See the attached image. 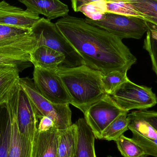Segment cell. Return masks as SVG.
I'll use <instances>...</instances> for the list:
<instances>
[{"instance_id":"6da1fadb","label":"cell","mask_w":157,"mask_h":157,"mask_svg":"<svg viewBox=\"0 0 157 157\" xmlns=\"http://www.w3.org/2000/svg\"><path fill=\"white\" fill-rule=\"evenodd\" d=\"M55 24L85 65L102 75L114 71L127 72L136 62L122 39L87 23L85 18L68 15Z\"/></svg>"},{"instance_id":"7a4b0ae2","label":"cell","mask_w":157,"mask_h":157,"mask_svg":"<svg viewBox=\"0 0 157 157\" xmlns=\"http://www.w3.org/2000/svg\"><path fill=\"white\" fill-rule=\"evenodd\" d=\"M55 71L67 90L71 104L84 114L91 105L108 95L102 85L101 74L85 64L59 67Z\"/></svg>"},{"instance_id":"3957f363","label":"cell","mask_w":157,"mask_h":157,"mask_svg":"<svg viewBox=\"0 0 157 157\" xmlns=\"http://www.w3.org/2000/svg\"><path fill=\"white\" fill-rule=\"evenodd\" d=\"M31 34L34 49L46 46L64 54L65 60L59 67L72 68L85 64L82 58L63 36L56 24L50 20L40 18L31 29Z\"/></svg>"},{"instance_id":"277c9868","label":"cell","mask_w":157,"mask_h":157,"mask_svg":"<svg viewBox=\"0 0 157 157\" xmlns=\"http://www.w3.org/2000/svg\"><path fill=\"white\" fill-rule=\"evenodd\" d=\"M19 83L32 102L39 120L44 116L49 117L59 131L65 130L72 124L70 104H56L51 102L42 96L36 87L33 80L29 77L20 78Z\"/></svg>"},{"instance_id":"5b68a950","label":"cell","mask_w":157,"mask_h":157,"mask_svg":"<svg viewBox=\"0 0 157 157\" xmlns=\"http://www.w3.org/2000/svg\"><path fill=\"white\" fill-rule=\"evenodd\" d=\"M90 25L107 30L123 39H140L150 29L149 23L142 18L135 17L106 13L99 20L85 18Z\"/></svg>"},{"instance_id":"8992f818","label":"cell","mask_w":157,"mask_h":157,"mask_svg":"<svg viewBox=\"0 0 157 157\" xmlns=\"http://www.w3.org/2000/svg\"><path fill=\"white\" fill-rule=\"evenodd\" d=\"M109 95L127 112L132 109L145 110L157 103L156 96L151 88L137 85L129 79Z\"/></svg>"},{"instance_id":"52a82bcc","label":"cell","mask_w":157,"mask_h":157,"mask_svg":"<svg viewBox=\"0 0 157 157\" xmlns=\"http://www.w3.org/2000/svg\"><path fill=\"white\" fill-rule=\"evenodd\" d=\"M128 113L122 109L109 95L90 106L84 114L96 139H101L103 131L119 115Z\"/></svg>"},{"instance_id":"ba28073f","label":"cell","mask_w":157,"mask_h":157,"mask_svg":"<svg viewBox=\"0 0 157 157\" xmlns=\"http://www.w3.org/2000/svg\"><path fill=\"white\" fill-rule=\"evenodd\" d=\"M33 81L43 97L54 104H71V99L61 78L55 71L35 67Z\"/></svg>"},{"instance_id":"9c48e42d","label":"cell","mask_w":157,"mask_h":157,"mask_svg":"<svg viewBox=\"0 0 157 157\" xmlns=\"http://www.w3.org/2000/svg\"><path fill=\"white\" fill-rule=\"evenodd\" d=\"M16 116L20 134L33 144L37 132L39 119L32 102L20 85L16 105Z\"/></svg>"},{"instance_id":"30bf717a","label":"cell","mask_w":157,"mask_h":157,"mask_svg":"<svg viewBox=\"0 0 157 157\" xmlns=\"http://www.w3.org/2000/svg\"><path fill=\"white\" fill-rule=\"evenodd\" d=\"M128 129L132 133V139L148 156L157 157V132L147 122L132 113L128 114Z\"/></svg>"},{"instance_id":"8fae6325","label":"cell","mask_w":157,"mask_h":157,"mask_svg":"<svg viewBox=\"0 0 157 157\" xmlns=\"http://www.w3.org/2000/svg\"><path fill=\"white\" fill-rule=\"evenodd\" d=\"M19 86L18 84L8 101L12 119V132L8 157H32L33 144L20 134L17 128L16 105Z\"/></svg>"},{"instance_id":"7c38bea8","label":"cell","mask_w":157,"mask_h":157,"mask_svg":"<svg viewBox=\"0 0 157 157\" xmlns=\"http://www.w3.org/2000/svg\"><path fill=\"white\" fill-rule=\"evenodd\" d=\"M40 18L39 15L27 9L0 2V25L31 29Z\"/></svg>"},{"instance_id":"4fadbf2b","label":"cell","mask_w":157,"mask_h":157,"mask_svg":"<svg viewBox=\"0 0 157 157\" xmlns=\"http://www.w3.org/2000/svg\"><path fill=\"white\" fill-rule=\"evenodd\" d=\"M32 42L0 48V65L17 66L21 72L32 65L30 53L34 50Z\"/></svg>"},{"instance_id":"5bb4252c","label":"cell","mask_w":157,"mask_h":157,"mask_svg":"<svg viewBox=\"0 0 157 157\" xmlns=\"http://www.w3.org/2000/svg\"><path fill=\"white\" fill-rule=\"evenodd\" d=\"M25 5L27 10L37 14L43 15L51 21L68 16V5L60 0H18Z\"/></svg>"},{"instance_id":"9a60e30c","label":"cell","mask_w":157,"mask_h":157,"mask_svg":"<svg viewBox=\"0 0 157 157\" xmlns=\"http://www.w3.org/2000/svg\"><path fill=\"white\" fill-rule=\"evenodd\" d=\"M59 131L55 127L49 131H37L33 146L32 157H57Z\"/></svg>"},{"instance_id":"2e32d148","label":"cell","mask_w":157,"mask_h":157,"mask_svg":"<svg viewBox=\"0 0 157 157\" xmlns=\"http://www.w3.org/2000/svg\"><path fill=\"white\" fill-rule=\"evenodd\" d=\"M75 124L77 144L74 157H97L95 150L96 137L86 119L80 118Z\"/></svg>"},{"instance_id":"e0dca14e","label":"cell","mask_w":157,"mask_h":157,"mask_svg":"<svg viewBox=\"0 0 157 157\" xmlns=\"http://www.w3.org/2000/svg\"><path fill=\"white\" fill-rule=\"evenodd\" d=\"M30 56L34 67L49 71H56L65 60L63 53L46 46L35 49Z\"/></svg>"},{"instance_id":"ac0fdd59","label":"cell","mask_w":157,"mask_h":157,"mask_svg":"<svg viewBox=\"0 0 157 157\" xmlns=\"http://www.w3.org/2000/svg\"><path fill=\"white\" fill-rule=\"evenodd\" d=\"M18 67L0 65V105L7 102L19 84Z\"/></svg>"},{"instance_id":"d6986e66","label":"cell","mask_w":157,"mask_h":157,"mask_svg":"<svg viewBox=\"0 0 157 157\" xmlns=\"http://www.w3.org/2000/svg\"><path fill=\"white\" fill-rule=\"evenodd\" d=\"M32 40L31 29L0 25V48L25 44Z\"/></svg>"},{"instance_id":"ffe728a7","label":"cell","mask_w":157,"mask_h":157,"mask_svg":"<svg viewBox=\"0 0 157 157\" xmlns=\"http://www.w3.org/2000/svg\"><path fill=\"white\" fill-rule=\"evenodd\" d=\"M12 119L8 101L0 105V157H8Z\"/></svg>"},{"instance_id":"44dd1931","label":"cell","mask_w":157,"mask_h":157,"mask_svg":"<svg viewBox=\"0 0 157 157\" xmlns=\"http://www.w3.org/2000/svg\"><path fill=\"white\" fill-rule=\"evenodd\" d=\"M77 144L75 124L65 130L59 131L57 157H74Z\"/></svg>"},{"instance_id":"7402d4cb","label":"cell","mask_w":157,"mask_h":157,"mask_svg":"<svg viewBox=\"0 0 157 157\" xmlns=\"http://www.w3.org/2000/svg\"><path fill=\"white\" fill-rule=\"evenodd\" d=\"M104 13H112L139 17L148 23L147 18L126 0L104 1Z\"/></svg>"},{"instance_id":"603a6c76","label":"cell","mask_w":157,"mask_h":157,"mask_svg":"<svg viewBox=\"0 0 157 157\" xmlns=\"http://www.w3.org/2000/svg\"><path fill=\"white\" fill-rule=\"evenodd\" d=\"M128 113L119 115L112 122L101 134V139L107 141H116L125 132L129 130Z\"/></svg>"},{"instance_id":"cb8c5ba5","label":"cell","mask_w":157,"mask_h":157,"mask_svg":"<svg viewBox=\"0 0 157 157\" xmlns=\"http://www.w3.org/2000/svg\"><path fill=\"white\" fill-rule=\"evenodd\" d=\"M144 16L149 24L157 26V0H126Z\"/></svg>"},{"instance_id":"d4e9b609","label":"cell","mask_w":157,"mask_h":157,"mask_svg":"<svg viewBox=\"0 0 157 157\" xmlns=\"http://www.w3.org/2000/svg\"><path fill=\"white\" fill-rule=\"evenodd\" d=\"M118 150L124 157H147L144 150L132 138H128L123 135L116 141Z\"/></svg>"},{"instance_id":"484cf974","label":"cell","mask_w":157,"mask_h":157,"mask_svg":"<svg viewBox=\"0 0 157 157\" xmlns=\"http://www.w3.org/2000/svg\"><path fill=\"white\" fill-rule=\"evenodd\" d=\"M127 72L114 71L106 75H101V81L105 91L110 95L118 87L129 79Z\"/></svg>"},{"instance_id":"4316f807","label":"cell","mask_w":157,"mask_h":157,"mask_svg":"<svg viewBox=\"0 0 157 157\" xmlns=\"http://www.w3.org/2000/svg\"><path fill=\"white\" fill-rule=\"evenodd\" d=\"M144 48L148 52L152 62L153 69L157 77V40L152 36L150 30L147 32Z\"/></svg>"},{"instance_id":"83f0119b","label":"cell","mask_w":157,"mask_h":157,"mask_svg":"<svg viewBox=\"0 0 157 157\" xmlns=\"http://www.w3.org/2000/svg\"><path fill=\"white\" fill-rule=\"evenodd\" d=\"M136 117L141 118L150 124L157 132V112L146 110H139L133 112Z\"/></svg>"},{"instance_id":"f1b7e54d","label":"cell","mask_w":157,"mask_h":157,"mask_svg":"<svg viewBox=\"0 0 157 157\" xmlns=\"http://www.w3.org/2000/svg\"><path fill=\"white\" fill-rule=\"evenodd\" d=\"M54 127L55 126L53 121L49 117L44 116L40 119L37 131L39 132H47Z\"/></svg>"},{"instance_id":"f546056e","label":"cell","mask_w":157,"mask_h":157,"mask_svg":"<svg viewBox=\"0 0 157 157\" xmlns=\"http://www.w3.org/2000/svg\"><path fill=\"white\" fill-rule=\"evenodd\" d=\"M72 7L75 12H80L83 7L87 5L92 3L101 1H109V0H71Z\"/></svg>"},{"instance_id":"4dcf8cb0","label":"cell","mask_w":157,"mask_h":157,"mask_svg":"<svg viewBox=\"0 0 157 157\" xmlns=\"http://www.w3.org/2000/svg\"><path fill=\"white\" fill-rule=\"evenodd\" d=\"M149 30H150V32H151V35L155 39L157 40V29L156 28H152L150 27L149 29Z\"/></svg>"},{"instance_id":"1f68e13d","label":"cell","mask_w":157,"mask_h":157,"mask_svg":"<svg viewBox=\"0 0 157 157\" xmlns=\"http://www.w3.org/2000/svg\"><path fill=\"white\" fill-rule=\"evenodd\" d=\"M108 157H112V156H108Z\"/></svg>"}]
</instances>
